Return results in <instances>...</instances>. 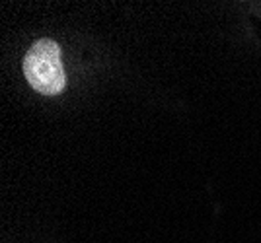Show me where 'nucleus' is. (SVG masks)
<instances>
[{"instance_id":"1","label":"nucleus","mask_w":261,"mask_h":243,"mask_svg":"<svg viewBox=\"0 0 261 243\" xmlns=\"http://www.w3.org/2000/svg\"><path fill=\"white\" fill-rule=\"evenodd\" d=\"M23 72L32 88L43 96H59L65 89L66 74L61 49L51 39H41L28 51Z\"/></svg>"}]
</instances>
